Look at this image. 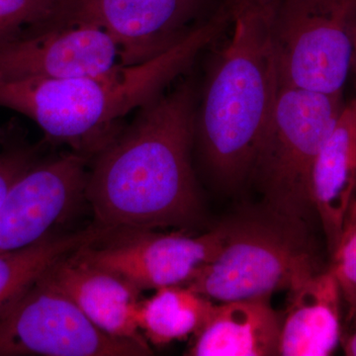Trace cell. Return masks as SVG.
Here are the masks:
<instances>
[{
	"instance_id": "obj_18",
	"label": "cell",
	"mask_w": 356,
	"mask_h": 356,
	"mask_svg": "<svg viewBox=\"0 0 356 356\" xmlns=\"http://www.w3.org/2000/svg\"><path fill=\"white\" fill-rule=\"evenodd\" d=\"M330 266L341 288L346 323L356 324V188L344 216L343 229Z\"/></svg>"
},
{
	"instance_id": "obj_12",
	"label": "cell",
	"mask_w": 356,
	"mask_h": 356,
	"mask_svg": "<svg viewBox=\"0 0 356 356\" xmlns=\"http://www.w3.org/2000/svg\"><path fill=\"white\" fill-rule=\"evenodd\" d=\"M76 252L51 266L43 274L44 280L67 295L102 332L147 343L137 324L142 291L121 276L83 261Z\"/></svg>"
},
{
	"instance_id": "obj_17",
	"label": "cell",
	"mask_w": 356,
	"mask_h": 356,
	"mask_svg": "<svg viewBox=\"0 0 356 356\" xmlns=\"http://www.w3.org/2000/svg\"><path fill=\"white\" fill-rule=\"evenodd\" d=\"M215 302L185 285L159 288L140 300L137 324L147 343L163 346L193 337Z\"/></svg>"
},
{
	"instance_id": "obj_21",
	"label": "cell",
	"mask_w": 356,
	"mask_h": 356,
	"mask_svg": "<svg viewBox=\"0 0 356 356\" xmlns=\"http://www.w3.org/2000/svg\"><path fill=\"white\" fill-rule=\"evenodd\" d=\"M344 355L348 356H356V324L353 327V331L348 337L341 339Z\"/></svg>"
},
{
	"instance_id": "obj_8",
	"label": "cell",
	"mask_w": 356,
	"mask_h": 356,
	"mask_svg": "<svg viewBox=\"0 0 356 356\" xmlns=\"http://www.w3.org/2000/svg\"><path fill=\"white\" fill-rule=\"evenodd\" d=\"M217 0H65L58 20L88 23L111 35L122 65L163 55L204 24Z\"/></svg>"
},
{
	"instance_id": "obj_5",
	"label": "cell",
	"mask_w": 356,
	"mask_h": 356,
	"mask_svg": "<svg viewBox=\"0 0 356 356\" xmlns=\"http://www.w3.org/2000/svg\"><path fill=\"white\" fill-rule=\"evenodd\" d=\"M344 105L343 93L280 86L248 178L261 192L267 208L306 222L314 210L310 191L314 161Z\"/></svg>"
},
{
	"instance_id": "obj_2",
	"label": "cell",
	"mask_w": 356,
	"mask_h": 356,
	"mask_svg": "<svg viewBox=\"0 0 356 356\" xmlns=\"http://www.w3.org/2000/svg\"><path fill=\"white\" fill-rule=\"evenodd\" d=\"M229 37L198 90L194 147L226 188L248 181L280 90L273 42L277 0H229Z\"/></svg>"
},
{
	"instance_id": "obj_1",
	"label": "cell",
	"mask_w": 356,
	"mask_h": 356,
	"mask_svg": "<svg viewBox=\"0 0 356 356\" xmlns=\"http://www.w3.org/2000/svg\"><path fill=\"white\" fill-rule=\"evenodd\" d=\"M198 90L180 81L135 112L95 154L86 200L113 231L189 226L200 214L192 165Z\"/></svg>"
},
{
	"instance_id": "obj_19",
	"label": "cell",
	"mask_w": 356,
	"mask_h": 356,
	"mask_svg": "<svg viewBox=\"0 0 356 356\" xmlns=\"http://www.w3.org/2000/svg\"><path fill=\"white\" fill-rule=\"evenodd\" d=\"M65 0H0V42L25 27L33 29L60 17Z\"/></svg>"
},
{
	"instance_id": "obj_9",
	"label": "cell",
	"mask_w": 356,
	"mask_h": 356,
	"mask_svg": "<svg viewBox=\"0 0 356 356\" xmlns=\"http://www.w3.org/2000/svg\"><path fill=\"white\" fill-rule=\"evenodd\" d=\"M154 229L117 231L109 242L77 250V257L111 271L140 291L187 285L209 264L224 243V225L199 236Z\"/></svg>"
},
{
	"instance_id": "obj_3",
	"label": "cell",
	"mask_w": 356,
	"mask_h": 356,
	"mask_svg": "<svg viewBox=\"0 0 356 356\" xmlns=\"http://www.w3.org/2000/svg\"><path fill=\"white\" fill-rule=\"evenodd\" d=\"M229 24L231 7L222 0L191 36L142 64L72 79H0V107L25 115L49 139L76 153L95 154L120 130L124 118L170 88Z\"/></svg>"
},
{
	"instance_id": "obj_14",
	"label": "cell",
	"mask_w": 356,
	"mask_h": 356,
	"mask_svg": "<svg viewBox=\"0 0 356 356\" xmlns=\"http://www.w3.org/2000/svg\"><path fill=\"white\" fill-rule=\"evenodd\" d=\"M281 325L269 298L215 302L186 355H280Z\"/></svg>"
},
{
	"instance_id": "obj_22",
	"label": "cell",
	"mask_w": 356,
	"mask_h": 356,
	"mask_svg": "<svg viewBox=\"0 0 356 356\" xmlns=\"http://www.w3.org/2000/svg\"><path fill=\"white\" fill-rule=\"evenodd\" d=\"M353 65L355 67L356 72V27L355 30V36H353Z\"/></svg>"
},
{
	"instance_id": "obj_16",
	"label": "cell",
	"mask_w": 356,
	"mask_h": 356,
	"mask_svg": "<svg viewBox=\"0 0 356 356\" xmlns=\"http://www.w3.org/2000/svg\"><path fill=\"white\" fill-rule=\"evenodd\" d=\"M110 232L99 225L76 233L51 234L31 247L0 254V314L56 262L100 242Z\"/></svg>"
},
{
	"instance_id": "obj_4",
	"label": "cell",
	"mask_w": 356,
	"mask_h": 356,
	"mask_svg": "<svg viewBox=\"0 0 356 356\" xmlns=\"http://www.w3.org/2000/svg\"><path fill=\"white\" fill-rule=\"evenodd\" d=\"M224 227L219 252L185 285L212 301L270 298L322 270L306 222L266 207Z\"/></svg>"
},
{
	"instance_id": "obj_20",
	"label": "cell",
	"mask_w": 356,
	"mask_h": 356,
	"mask_svg": "<svg viewBox=\"0 0 356 356\" xmlns=\"http://www.w3.org/2000/svg\"><path fill=\"white\" fill-rule=\"evenodd\" d=\"M32 165L31 158L25 153L0 156V207L11 185Z\"/></svg>"
},
{
	"instance_id": "obj_13",
	"label": "cell",
	"mask_w": 356,
	"mask_h": 356,
	"mask_svg": "<svg viewBox=\"0 0 356 356\" xmlns=\"http://www.w3.org/2000/svg\"><path fill=\"white\" fill-rule=\"evenodd\" d=\"M289 293L280 355H331L343 339V297L331 267L313 274Z\"/></svg>"
},
{
	"instance_id": "obj_11",
	"label": "cell",
	"mask_w": 356,
	"mask_h": 356,
	"mask_svg": "<svg viewBox=\"0 0 356 356\" xmlns=\"http://www.w3.org/2000/svg\"><path fill=\"white\" fill-rule=\"evenodd\" d=\"M120 65V49L111 35L88 23L56 20L0 42V79L96 76Z\"/></svg>"
},
{
	"instance_id": "obj_10",
	"label": "cell",
	"mask_w": 356,
	"mask_h": 356,
	"mask_svg": "<svg viewBox=\"0 0 356 356\" xmlns=\"http://www.w3.org/2000/svg\"><path fill=\"white\" fill-rule=\"evenodd\" d=\"M88 170V156L72 152L21 175L0 207V254L31 247L51 235L86 199Z\"/></svg>"
},
{
	"instance_id": "obj_7",
	"label": "cell",
	"mask_w": 356,
	"mask_h": 356,
	"mask_svg": "<svg viewBox=\"0 0 356 356\" xmlns=\"http://www.w3.org/2000/svg\"><path fill=\"white\" fill-rule=\"evenodd\" d=\"M149 343L102 332L43 275L0 314V356H145Z\"/></svg>"
},
{
	"instance_id": "obj_15",
	"label": "cell",
	"mask_w": 356,
	"mask_h": 356,
	"mask_svg": "<svg viewBox=\"0 0 356 356\" xmlns=\"http://www.w3.org/2000/svg\"><path fill=\"white\" fill-rule=\"evenodd\" d=\"M355 188L356 98L344 105L316 156L311 172L312 203L331 254L339 243Z\"/></svg>"
},
{
	"instance_id": "obj_6",
	"label": "cell",
	"mask_w": 356,
	"mask_h": 356,
	"mask_svg": "<svg viewBox=\"0 0 356 356\" xmlns=\"http://www.w3.org/2000/svg\"><path fill=\"white\" fill-rule=\"evenodd\" d=\"M355 27L356 0H277L273 30L280 86L343 93Z\"/></svg>"
}]
</instances>
